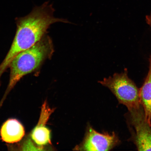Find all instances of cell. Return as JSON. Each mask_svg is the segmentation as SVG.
I'll use <instances>...</instances> for the list:
<instances>
[{
  "label": "cell",
  "instance_id": "1",
  "mask_svg": "<svg viewBox=\"0 0 151 151\" xmlns=\"http://www.w3.org/2000/svg\"><path fill=\"white\" fill-rule=\"evenodd\" d=\"M54 12L52 4L47 1L40 6H35L27 16L16 18V35L8 53L0 65V79L15 57L38 42L52 24L58 22L69 23L65 19L55 17Z\"/></svg>",
  "mask_w": 151,
  "mask_h": 151
},
{
  "label": "cell",
  "instance_id": "2",
  "mask_svg": "<svg viewBox=\"0 0 151 151\" xmlns=\"http://www.w3.org/2000/svg\"><path fill=\"white\" fill-rule=\"evenodd\" d=\"M54 52L52 39L46 34L33 46L15 57L9 65L10 69L9 82L0 102V107L18 81L24 76L39 70L47 60L52 58Z\"/></svg>",
  "mask_w": 151,
  "mask_h": 151
},
{
  "label": "cell",
  "instance_id": "3",
  "mask_svg": "<svg viewBox=\"0 0 151 151\" xmlns=\"http://www.w3.org/2000/svg\"><path fill=\"white\" fill-rule=\"evenodd\" d=\"M99 82L108 88L117 99L119 103L125 106L128 110L141 105L139 89L128 76L127 69L123 72L115 73Z\"/></svg>",
  "mask_w": 151,
  "mask_h": 151
},
{
  "label": "cell",
  "instance_id": "4",
  "mask_svg": "<svg viewBox=\"0 0 151 151\" xmlns=\"http://www.w3.org/2000/svg\"><path fill=\"white\" fill-rule=\"evenodd\" d=\"M128 111L129 122L134 130L133 140L138 150L151 151V127L146 122L142 106Z\"/></svg>",
  "mask_w": 151,
  "mask_h": 151
},
{
  "label": "cell",
  "instance_id": "5",
  "mask_svg": "<svg viewBox=\"0 0 151 151\" xmlns=\"http://www.w3.org/2000/svg\"><path fill=\"white\" fill-rule=\"evenodd\" d=\"M120 141L114 132L101 133L91 127L87 130L83 140L75 150L82 151H109L119 144Z\"/></svg>",
  "mask_w": 151,
  "mask_h": 151
},
{
  "label": "cell",
  "instance_id": "6",
  "mask_svg": "<svg viewBox=\"0 0 151 151\" xmlns=\"http://www.w3.org/2000/svg\"><path fill=\"white\" fill-rule=\"evenodd\" d=\"M54 111V109L50 108L48 104L43 103L39 122L31 134L32 139L38 146L43 147L52 144L51 132L46 124Z\"/></svg>",
  "mask_w": 151,
  "mask_h": 151
},
{
  "label": "cell",
  "instance_id": "7",
  "mask_svg": "<svg viewBox=\"0 0 151 151\" xmlns=\"http://www.w3.org/2000/svg\"><path fill=\"white\" fill-rule=\"evenodd\" d=\"M24 134L23 126L15 119L7 120L3 124L1 130L2 140L8 143L18 142L21 140Z\"/></svg>",
  "mask_w": 151,
  "mask_h": 151
},
{
  "label": "cell",
  "instance_id": "8",
  "mask_svg": "<svg viewBox=\"0 0 151 151\" xmlns=\"http://www.w3.org/2000/svg\"><path fill=\"white\" fill-rule=\"evenodd\" d=\"M150 67L148 75L142 87L139 96L141 105L144 110L146 122L151 127V55L149 58Z\"/></svg>",
  "mask_w": 151,
  "mask_h": 151
},
{
  "label": "cell",
  "instance_id": "9",
  "mask_svg": "<svg viewBox=\"0 0 151 151\" xmlns=\"http://www.w3.org/2000/svg\"><path fill=\"white\" fill-rule=\"evenodd\" d=\"M146 21L147 23L151 26V14L150 15L146 16Z\"/></svg>",
  "mask_w": 151,
  "mask_h": 151
}]
</instances>
